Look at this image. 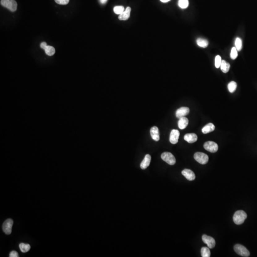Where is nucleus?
<instances>
[{"label":"nucleus","mask_w":257,"mask_h":257,"mask_svg":"<svg viewBox=\"0 0 257 257\" xmlns=\"http://www.w3.org/2000/svg\"><path fill=\"white\" fill-rule=\"evenodd\" d=\"M161 158L162 160L170 165H174L176 163V159L174 155L169 152H164L161 154Z\"/></svg>","instance_id":"4"},{"label":"nucleus","mask_w":257,"mask_h":257,"mask_svg":"<svg viewBox=\"0 0 257 257\" xmlns=\"http://www.w3.org/2000/svg\"><path fill=\"white\" fill-rule=\"evenodd\" d=\"M204 148L210 152L215 153L218 150V145L216 143L212 141H209L205 143Z\"/></svg>","instance_id":"7"},{"label":"nucleus","mask_w":257,"mask_h":257,"mask_svg":"<svg viewBox=\"0 0 257 257\" xmlns=\"http://www.w3.org/2000/svg\"><path fill=\"white\" fill-rule=\"evenodd\" d=\"M247 218V215L244 211L240 210L238 211L234 214L233 220L237 225H241L244 222L245 220Z\"/></svg>","instance_id":"1"},{"label":"nucleus","mask_w":257,"mask_h":257,"mask_svg":"<svg viewBox=\"0 0 257 257\" xmlns=\"http://www.w3.org/2000/svg\"><path fill=\"white\" fill-rule=\"evenodd\" d=\"M215 127L213 124L212 123H209L205 126L202 129V132L204 134H207L214 131L215 130Z\"/></svg>","instance_id":"17"},{"label":"nucleus","mask_w":257,"mask_h":257,"mask_svg":"<svg viewBox=\"0 0 257 257\" xmlns=\"http://www.w3.org/2000/svg\"><path fill=\"white\" fill-rule=\"evenodd\" d=\"M107 1L108 0H100L101 3L103 4H105Z\"/></svg>","instance_id":"32"},{"label":"nucleus","mask_w":257,"mask_h":257,"mask_svg":"<svg viewBox=\"0 0 257 257\" xmlns=\"http://www.w3.org/2000/svg\"><path fill=\"white\" fill-rule=\"evenodd\" d=\"M238 56V51L236 47H233L230 53V58L233 60L236 59Z\"/></svg>","instance_id":"27"},{"label":"nucleus","mask_w":257,"mask_h":257,"mask_svg":"<svg viewBox=\"0 0 257 257\" xmlns=\"http://www.w3.org/2000/svg\"><path fill=\"white\" fill-rule=\"evenodd\" d=\"M131 11V8L130 7L126 8L123 13L119 15V20L121 21H125V20H128L130 16Z\"/></svg>","instance_id":"15"},{"label":"nucleus","mask_w":257,"mask_h":257,"mask_svg":"<svg viewBox=\"0 0 257 257\" xmlns=\"http://www.w3.org/2000/svg\"><path fill=\"white\" fill-rule=\"evenodd\" d=\"M182 173L189 181H193L196 177L194 173L191 169H184L182 171Z\"/></svg>","instance_id":"11"},{"label":"nucleus","mask_w":257,"mask_h":257,"mask_svg":"<svg viewBox=\"0 0 257 257\" xmlns=\"http://www.w3.org/2000/svg\"><path fill=\"white\" fill-rule=\"evenodd\" d=\"M189 123V120L186 117H182L178 121V127L180 129L183 130L187 127Z\"/></svg>","instance_id":"16"},{"label":"nucleus","mask_w":257,"mask_h":257,"mask_svg":"<svg viewBox=\"0 0 257 257\" xmlns=\"http://www.w3.org/2000/svg\"><path fill=\"white\" fill-rule=\"evenodd\" d=\"M1 4L11 11H15L17 8V3L15 0H1Z\"/></svg>","instance_id":"2"},{"label":"nucleus","mask_w":257,"mask_h":257,"mask_svg":"<svg viewBox=\"0 0 257 257\" xmlns=\"http://www.w3.org/2000/svg\"><path fill=\"white\" fill-rule=\"evenodd\" d=\"M178 5L181 8H187L189 6V1L188 0H179Z\"/></svg>","instance_id":"25"},{"label":"nucleus","mask_w":257,"mask_h":257,"mask_svg":"<svg viewBox=\"0 0 257 257\" xmlns=\"http://www.w3.org/2000/svg\"><path fill=\"white\" fill-rule=\"evenodd\" d=\"M19 248L21 251L23 253L27 252L30 251L31 249V246L29 244H25L24 243H21L19 245Z\"/></svg>","instance_id":"20"},{"label":"nucleus","mask_w":257,"mask_h":257,"mask_svg":"<svg viewBox=\"0 0 257 257\" xmlns=\"http://www.w3.org/2000/svg\"><path fill=\"white\" fill-rule=\"evenodd\" d=\"M160 1L161 2L165 3V2H168L170 1V0H160Z\"/></svg>","instance_id":"33"},{"label":"nucleus","mask_w":257,"mask_h":257,"mask_svg":"<svg viewBox=\"0 0 257 257\" xmlns=\"http://www.w3.org/2000/svg\"><path fill=\"white\" fill-rule=\"evenodd\" d=\"M210 248L203 247L201 249V255L203 257H210L211 256V251Z\"/></svg>","instance_id":"21"},{"label":"nucleus","mask_w":257,"mask_h":257,"mask_svg":"<svg viewBox=\"0 0 257 257\" xmlns=\"http://www.w3.org/2000/svg\"><path fill=\"white\" fill-rule=\"evenodd\" d=\"M228 88L229 92H231V93L234 92L237 88L236 83L233 82V81L230 82L228 85Z\"/></svg>","instance_id":"23"},{"label":"nucleus","mask_w":257,"mask_h":257,"mask_svg":"<svg viewBox=\"0 0 257 257\" xmlns=\"http://www.w3.org/2000/svg\"><path fill=\"white\" fill-rule=\"evenodd\" d=\"M220 67H221V69L222 72H224V73H227L229 71V69H230V66L229 63L226 62V61H224V60H222Z\"/></svg>","instance_id":"18"},{"label":"nucleus","mask_w":257,"mask_h":257,"mask_svg":"<svg viewBox=\"0 0 257 257\" xmlns=\"http://www.w3.org/2000/svg\"><path fill=\"white\" fill-rule=\"evenodd\" d=\"M9 257H19V255H18V253H17V251H11V252L10 253Z\"/></svg>","instance_id":"30"},{"label":"nucleus","mask_w":257,"mask_h":257,"mask_svg":"<svg viewBox=\"0 0 257 257\" xmlns=\"http://www.w3.org/2000/svg\"><path fill=\"white\" fill-rule=\"evenodd\" d=\"M234 250L238 255H241L242 257H248L250 256L249 251L242 245H235L234 247Z\"/></svg>","instance_id":"3"},{"label":"nucleus","mask_w":257,"mask_h":257,"mask_svg":"<svg viewBox=\"0 0 257 257\" xmlns=\"http://www.w3.org/2000/svg\"><path fill=\"white\" fill-rule=\"evenodd\" d=\"M190 113V109L186 107H182L178 109L176 112V116L178 119L185 117Z\"/></svg>","instance_id":"10"},{"label":"nucleus","mask_w":257,"mask_h":257,"mask_svg":"<svg viewBox=\"0 0 257 257\" xmlns=\"http://www.w3.org/2000/svg\"><path fill=\"white\" fill-rule=\"evenodd\" d=\"M197 44L200 47L205 48L209 45V42L207 40L203 38H198L197 40Z\"/></svg>","instance_id":"19"},{"label":"nucleus","mask_w":257,"mask_h":257,"mask_svg":"<svg viewBox=\"0 0 257 257\" xmlns=\"http://www.w3.org/2000/svg\"><path fill=\"white\" fill-rule=\"evenodd\" d=\"M235 47L237 51H241L242 47V42L241 39L238 37L236 39L235 42Z\"/></svg>","instance_id":"24"},{"label":"nucleus","mask_w":257,"mask_h":257,"mask_svg":"<svg viewBox=\"0 0 257 257\" xmlns=\"http://www.w3.org/2000/svg\"><path fill=\"white\" fill-rule=\"evenodd\" d=\"M184 139L188 143H192L197 140L198 136L195 133H188L184 136Z\"/></svg>","instance_id":"13"},{"label":"nucleus","mask_w":257,"mask_h":257,"mask_svg":"<svg viewBox=\"0 0 257 257\" xmlns=\"http://www.w3.org/2000/svg\"><path fill=\"white\" fill-rule=\"evenodd\" d=\"M180 136V132L177 130H173L171 131L169 136V142L173 144L178 143V139Z\"/></svg>","instance_id":"9"},{"label":"nucleus","mask_w":257,"mask_h":257,"mask_svg":"<svg viewBox=\"0 0 257 257\" xmlns=\"http://www.w3.org/2000/svg\"><path fill=\"white\" fill-rule=\"evenodd\" d=\"M47 46V44L45 42H41V48L43 49L44 50H45V49L46 48V47Z\"/></svg>","instance_id":"31"},{"label":"nucleus","mask_w":257,"mask_h":257,"mask_svg":"<svg viewBox=\"0 0 257 257\" xmlns=\"http://www.w3.org/2000/svg\"><path fill=\"white\" fill-rule=\"evenodd\" d=\"M151 161V156L149 154H146L142 162L140 163V168L143 169H145L149 167Z\"/></svg>","instance_id":"14"},{"label":"nucleus","mask_w":257,"mask_h":257,"mask_svg":"<svg viewBox=\"0 0 257 257\" xmlns=\"http://www.w3.org/2000/svg\"><path fill=\"white\" fill-rule=\"evenodd\" d=\"M114 11L116 15H121L124 11V7L122 6H117L114 7Z\"/></svg>","instance_id":"26"},{"label":"nucleus","mask_w":257,"mask_h":257,"mask_svg":"<svg viewBox=\"0 0 257 257\" xmlns=\"http://www.w3.org/2000/svg\"><path fill=\"white\" fill-rule=\"evenodd\" d=\"M150 133L151 137L153 140L156 142H158L160 140V133L158 127L156 126L152 127L150 130Z\"/></svg>","instance_id":"12"},{"label":"nucleus","mask_w":257,"mask_h":257,"mask_svg":"<svg viewBox=\"0 0 257 257\" xmlns=\"http://www.w3.org/2000/svg\"><path fill=\"white\" fill-rule=\"evenodd\" d=\"M56 3L61 5H66L69 2V0H55Z\"/></svg>","instance_id":"29"},{"label":"nucleus","mask_w":257,"mask_h":257,"mask_svg":"<svg viewBox=\"0 0 257 257\" xmlns=\"http://www.w3.org/2000/svg\"><path fill=\"white\" fill-rule=\"evenodd\" d=\"M221 62H222V60H221V57L219 56V55H217L215 57V65L216 68H220L221 64Z\"/></svg>","instance_id":"28"},{"label":"nucleus","mask_w":257,"mask_h":257,"mask_svg":"<svg viewBox=\"0 0 257 257\" xmlns=\"http://www.w3.org/2000/svg\"><path fill=\"white\" fill-rule=\"evenodd\" d=\"M202 239L203 242L206 244L210 249H212L215 247L216 242L215 240L212 237L204 234L202 237Z\"/></svg>","instance_id":"8"},{"label":"nucleus","mask_w":257,"mask_h":257,"mask_svg":"<svg viewBox=\"0 0 257 257\" xmlns=\"http://www.w3.org/2000/svg\"><path fill=\"white\" fill-rule=\"evenodd\" d=\"M45 50L46 54L48 56H53L55 53L54 48L51 46L48 45Z\"/></svg>","instance_id":"22"},{"label":"nucleus","mask_w":257,"mask_h":257,"mask_svg":"<svg viewBox=\"0 0 257 257\" xmlns=\"http://www.w3.org/2000/svg\"><path fill=\"white\" fill-rule=\"evenodd\" d=\"M14 224V221L12 219H8L3 222L2 225V230L6 235L11 234L12 227Z\"/></svg>","instance_id":"6"},{"label":"nucleus","mask_w":257,"mask_h":257,"mask_svg":"<svg viewBox=\"0 0 257 257\" xmlns=\"http://www.w3.org/2000/svg\"><path fill=\"white\" fill-rule=\"evenodd\" d=\"M195 160L201 164H205L209 161V157L207 154L203 152L195 153L194 155Z\"/></svg>","instance_id":"5"}]
</instances>
